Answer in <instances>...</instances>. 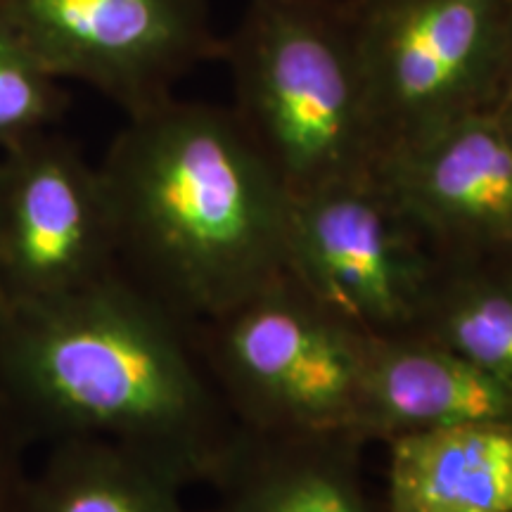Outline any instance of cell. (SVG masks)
I'll return each mask as SVG.
<instances>
[{
	"mask_svg": "<svg viewBox=\"0 0 512 512\" xmlns=\"http://www.w3.org/2000/svg\"><path fill=\"white\" fill-rule=\"evenodd\" d=\"M0 408L24 444L105 439L211 484L238 441L195 328L121 273L0 306Z\"/></svg>",
	"mask_w": 512,
	"mask_h": 512,
	"instance_id": "6da1fadb",
	"label": "cell"
},
{
	"mask_svg": "<svg viewBox=\"0 0 512 512\" xmlns=\"http://www.w3.org/2000/svg\"><path fill=\"white\" fill-rule=\"evenodd\" d=\"M98 171L119 273L188 323L287 273L292 197L233 107L174 95L131 114Z\"/></svg>",
	"mask_w": 512,
	"mask_h": 512,
	"instance_id": "7a4b0ae2",
	"label": "cell"
},
{
	"mask_svg": "<svg viewBox=\"0 0 512 512\" xmlns=\"http://www.w3.org/2000/svg\"><path fill=\"white\" fill-rule=\"evenodd\" d=\"M219 60L235 117L287 195L377 174L382 145L349 0H247Z\"/></svg>",
	"mask_w": 512,
	"mask_h": 512,
	"instance_id": "3957f363",
	"label": "cell"
},
{
	"mask_svg": "<svg viewBox=\"0 0 512 512\" xmlns=\"http://www.w3.org/2000/svg\"><path fill=\"white\" fill-rule=\"evenodd\" d=\"M192 328L204 366L242 430L356 439L368 335L325 311L290 273Z\"/></svg>",
	"mask_w": 512,
	"mask_h": 512,
	"instance_id": "277c9868",
	"label": "cell"
},
{
	"mask_svg": "<svg viewBox=\"0 0 512 512\" xmlns=\"http://www.w3.org/2000/svg\"><path fill=\"white\" fill-rule=\"evenodd\" d=\"M382 157L489 110L512 0H349Z\"/></svg>",
	"mask_w": 512,
	"mask_h": 512,
	"instance_id": "5b68a950",
	"label": "cell"
},
{
	"mask_svg": "<svg viewBox=\"0 0 512 512\" xmlns=\"http://www.w3.org/2000/svg\"><path fill=\"white\" fill-rule=\"evenodd\" d=\"M439 261L377 176L292 197L287 273L325 311L363 335L415 330Z\"/></svg>",
	"mask_w": 512,
	"mask_h": 512,
	"instance_id": "8992f818",
	"label": "cell"
},
{
	"mask_svg": "<svg viewBox=\"0 0 512 512\" xmlns=\"http://www.w3.org/2000/svg\"><path fill=\"white\" fill-rule=\"evenodd\" d=\"M0 19L55 79L86 83L126 117L221 57L211 0H0Z\"/></svg>",
	"mask_w": 512,
	"mask_h": 512,
	"instance_id": "52a82bcc",
	"label": "cell"
},
{
	"mask_svg": "<svg viewBox=\"0 0 512 512\" xmlns=\"http://www.w3.org/2000/svg\"><path fill=\"white\" fill-rule=\"evenodd\" d=\"M114 273L98 164L55 128L0 147V306L53 302Z\"/></svg>",
	"mask_w": 512,
	"mask_h": 512,
	"instance_id": "ba28073f",
	"label": "cell"
},
{
	"mask_svg": "<svg viewBox=\"0 0 512 512\" xmlns=\"http://www.w3.org/2000/svg\"><path fill=\"white\" fill-rule=\"evenodd\" d=\"M375 176L441 259L512 245V136L496 112H470L394 147Z\"/></svg>",
	"mask_w": 512,
	"mask_h": 512,
	"instance_id": "9c48e42d",
	"label": "cell"
},
{
	"mask_svg": "<svg viewBox=\"0 0 512 512\" xmlns=\"http://www.w3.org/2000/svg\"><path fill=\"white\" fill-rule=\"evenodd\" d=\"M512 427V389L418 330L368 337L354 434L363 446L475 425Z\"/></svg>",
	"mask_w": 512,
	"mask_h": 512,
	"instance_id": "30bf717a",
	"label": "cell"
},
{
	"mask_svg": "<svg viewBox=\"0 0 512 512\" xmlns=\"http://www.w3.org/2000/svg\"><path fill=\"white\" fill-rule=\"evenodd\" d=\"M361 451L347 434L271 437L240 427L211 484L221 512H387L368 489Z\"/></svg>",
	"mask_w": 512,
	"mask_h": 512,
	"instance_id": "8fae6325",
	"label": "cell"
},
{
	"mask_svg": "<svg viewBox=\"0 0 512 512\" xmlns=\"http://www.w3.org/2000/svg\"><path fill=\"white\" fill-rule=\"evenodd\" d=\"M387 448V512H512L510 425L441 427Z\"/></svg>",
	"mask_w": 512,
	"mask_h": 512,
	"instance_id": "7c38bea8",
	"label": "cell"
},
{
	"mask_svg": "<svg viewBox=\"0 0 512 512\" xmlns=\"http://www.w3.org/2000/svg\"><path fill=\"white\" fill-rule=\"evenodd\" d=\"M174 472L105 439L48 444L29 472L22 512H185Z\"/></svg>",
	"mask_w": 512,
	"mask_h": 512,
	"instance_id": "4fadbf2b",
	"label": "cell"
},
{
	"mask_svg": "<svg viewBox=\"0 0 512 512\" xmlns=\"http://www.w3.org/2000/svg\"><path fill=\"white\" fill-rule=\"evenodd\" d=\"M415 330L512 389V275L498 256L441 259Z\"/></svg>",
	"mask_w": 512,
	"mask_h": 512,
	"instance_id": "5bb4252c",
	"label": "cell"
},
{
	"mask_svg": "<svg viewBox=\"0 0 512 512\" xmlns=\"http://www.w3.org/2000/svg\"><path fill=\"white\" fill-rule=\"evenodd\" d=\"M67 102L62 81L0 19V147L55 128Z\"/></svg>",
	"mask_w": 512,
	"mask_h": 512,
	"instance_id": "9a60e30c",
	"label": "cell"
},
{
	"mask_svg": "<svg viewBox=\"0 0 512 512\" xmlns=\"http://www.w3.org/2000/svg\"><path fill=\"white\" fill-rule=\"evenodd\" d=\"M24 441L0 408V512H22L29 472L24 467Z\"/></svg>",
	"mask_w": 512,
	"mask_h": 512,
	"instance_id": "2e32d148",
	"label": "cell"
},
{
	"mask_svg": "<svg viewBox=\"0 0 512 512\" xmlns=\"http://www.w3.org/2000/svg\"><path fill=\"white\" fill-rule=\"evenodd\" d=\"M489 110L496 114L512 112V22L508 29V38H505L501 67H498L494 98H491Z\"/></svg>",
	"mask_w": 512,
	"mask_h": 512,
	"instance_id": "e0dca14e",
	"label": "cell"
},
{
	"mask_svg": "<svg viewBox=\"0 0 512 512\" xmlns=\"http://www.w3.org/2000/svg\"><path fill=\"white\" fill-rule=\"evenodd\" d=\"M498 256V261H501V264L505 266V271H508L510 275H512V245L505 249V252H501V254H496Z\"/></svg>",
	"mask_w": 512,
	"mask_h": 512,
	"instance_id": "ac0fdd59",
	"label": "cell"
},
{
	"mask_svg": "<svg viewBox=\"0 0 512 512\" xmlns=\"http://www.w3.org/2000/svg\"><path fill=\"white\" fill-rule=\"evenodd\" d=\"M498 117L505 121V126H508V131H510V136H512V112H503V114H498Z\"/></svg>",
	"mask_w": 512,
	"mask_h": 512,
	"instance_id": "d6986e66",
	"label": "cell"
}]
</instances>
